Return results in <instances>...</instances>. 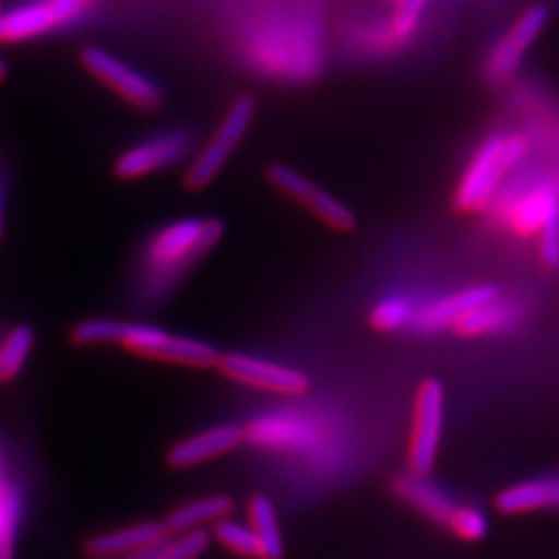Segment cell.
Instances as JSON below:
<instances>
[{
    "label": "cell",
    "mask_w": 559,
    "mask_h": 559,
    "mask_svg": "<svg viewBox=\"0 0 559 559\" xmlns=\"http://www.w3.org/2000/svg\"><path fill=\"white\" fill-rule=\"evenodd\" d=\"M559 212L558 193L549 187H539L526 193L512 210V224L522 235L539 233L540 226Z\"/></svg>",
    "instance_id": "obj_19"
},
{
    "label": "cell",
    "mask_w": 559,
    "mask_h": 559,
    "mask_svg": "<svg viewBox=\"0 0 559 559\" xmlns=\"http://www.w3.org/2000/svg\"><path fill=\"white\" fill-rule=\"evenodd\" d=\"M218 369L230 380L274 394H302L309 388V378L299 369L242 353L221 355Z\"/></svg>",
    "instance_id": "obj_8"
},
{
    "label": "cell",
    "mask_w": 559,
    "mask_h": 559,
    "mask_svg": "<svg viewBox=\"0 0 559 559\" xmlns=\"http://www.w3.org/2000/svg\"><path fill=\"white\" fill-rule=\"evenodd\" d=\"M267 179L282 193L302 203L309 212H313L330 228H334L338 233H350L357 226V216L346 203H342L338 198L328 193L320 185L311 182L295 168H290L286 164H272L267 168Z\"/></svg>",
    "instance_id": "obj_6"
},
{
    "label": "cell",
    "mask_w": 559,
    "mask_h": 559,
    "mask_svg": "<svg viewBox=\"0 0 559 559\" xmlns=\"http://www.w3.org/2000/svg\"><path fill=\"white\" fill-rule=\"evenodd\" d=\"M251 531L260 543L261 559H284V539L280 533L278 514L267 496H253L249 501Z\"/></svg>",
    "instance_id": "obj_17"
},
{
    "label": "cell",
    "mask_w": 559,
    "mask_h": 559,
    "mask_svg": "<svg viewBox=\"0 0 559 559\" xmlns=\"http://www.w3.org/2000/svg\"><path fill=\"white\" fill-rule=\"evenodd\" d=\"M90 0H48V7L55 15L57 25H60L62 21L69 20L73 13H78L83 4H87Z\"/></svg>",
    "instance_id": "obj_30"
},
{
    "label": "cell",
    "mask_w": 559,
    "mask_h": 559,
    "mask_svg": "<svg viewBox=\"0 0 559 559\" xmlns=\"http://www.w3.org/2000/svg\"><path fill=\"white\" fill-rule=\"evenodd\" d=\"M448 528L462 540H475L485 539L487 533H489V520L487 516L477 510V508H471V506H459L454 516L450 520Z\"/></svg>",
    "instance_id": "obj_27"
},
{
    "label": "cell",
    "mask_w": 559,
    "mask_h": 559,
    "mask_svg": "<svg viewBox=\"0 0 559 559\" xmlns=\"http://www.w3.org/2000/svg\"><path fill=\"white\" fill-rule=\"evenodd\" d=\"M415 320L413 307L404 299L392 297V299L381 300L380 305L371 313V323L381 332H394L404 328L406 323Z\"/></svg>",
    "instance_id": "obj_26"
},
{
    "label": "cell",
    "mask_w": 559,
    "mask_h": 559,
    "mask_svg": "<svg viewBox=\"0 0 559 559\" xmlns=\"http://www.w3.org/2000/svg\"><path fill=\"white\" fill-rule=\"evenodd\" d=\"M20 519V491L15 485H11L0 498V559H15Z\"/></svg>",
    "instance_id": "obj_24"
},
{
    "label": "cell",
    "mask_w": 559,
    "mask_h": 559,
    "mask_svg": "<svg viewBox=\"0 0 559 559\" xmlns=\"http://www.w3.org/2000/svg\"><path fill=\"white\" fill-rule=\"evenodd\" d=\"M122 321L87 320L78 323L71 330V342L78 346H96V344H119Z\"/></svg>",
    "instance_id": "obj_25"
},
{
    "label": "cell",
    "mask_w": 559,
    "mask_h": 559,
    "mask_svg": "<svg viewBox=\"0 0 559 559\" xmlns=\"http://www.w3.org/2000/svg\"><path fill=\"white\" fill-rule=\"evenodd\" d=\"M214 537L224 549L237 554L240 558L261 559L260 543L251 526H245L235 520L224 519L214 524Z\"/></svg>",
    "instance_id": "obj_23"
},
{
    "label": "cell",
    "mask_w": 559,
    "mask_h": 559,
    "mask_svg": "<svg viewBox=\"0 0 559 559\" xmlns=\"http://www.w3.org/2000/svg\"><path fill=\"white\" fill-rule=\"evenodd\" d=\"M166 537H170L166 524L160 520H150L94 535L85 540L83 549L94 559H122L131 554H138L145 547H152Z\"/></svg>",
    "instance_id": "obj_11"
},
{
    "label": "cell",
    "mask_w": 559,
    "mask_h": 559,
    "mask_svg": "<svg viewBox=\"0 0 559 559\" xmlns=\"http://www.w3.org/2000/svg\"><path fill=\"white\" fill-rule=\"evenodd\" d=\"M245 441V431L235 425H218L200 431L187 440L173 445L166 454V462L173 468H191L207 460L221 459L233 452Z\"/></svg>",
    "instance_id": "obj_12"
},
{
    "label": "cell",
    "mask_w": 559,
    "mask_h": 559,
    "mask_svg": "<svg viewBox=\"0 0 559 559\" xmlns=\"http://www.w3.org/2000/svg\"><path fill=\"white\" fill-rule=\"evenodd\" d=\"M512 318H514L512 307L493 299L466 313L454 328L464 336H480V334H491L508 328Z\"/></svg>",
    "instance_id": "obj_22"
},
{
    "label": "cell",
    "mask_w": 559,
    "mask_h": 559,
    "mask_svg": "<svg viewBox=\"0 0 559 559\" xmlns=\"http://www.w3.org/2000/svg\"><path fill=\"white\" fill-rule=\"evenodd\" d=\"M0 239H2V207H0Z\"/></svg>",
    "instance_id": "obj_33"
},
{
    "label": "cell",
    "mask_w": 559,
    "mask_h": 559,
    "mask_svg": "<svg viewBox=\"0 0 559 559\" xmlns=\"http://www.w3.org/2000/svg\"><path fill=\"white\" fill-rule=\"evenodd\" d=\"M81 62L92 75L141 110H156L164 100L162 90L154 81L141 75L140 71L131 69L100 46H85L81 50Z\"/></svg>",
    "instance_id": "obj_7"
},
{
    "label": "cell",
    "mask_w": 559,
    "mask_h": 559,
    "mask_svg": "<svg viewBox=\"0 0 559 559\" xmlns=\"http://www.w3.org/2000/svg\"><path fill=\"white\" fill-rule=\"evenodd\" d=\"M189 141L180 133L162 135L156 140L145 141L120 154L115 162V177L120 180L141 179L164 166L179 162L187 154Z\"/></svg>",
    "instance_id": "obj_10"
},
{
    "label": "cell",
    "mask_w": 559,
    "mask_h": 559,
    "mask_svg": "<svg viewBox=\"0 0 559 559\" xmlns=\"http://www.w3.org/2000/svg\"><path fill=\"white\" fill-rule=\"evenodd\" d=\"M253 117H255V100L251 96H239L233 102L218 131L212 135V140L207 141V145L201 150L200 156L193 160L185 175V187L189 191L205 189L221 175L230 154L237 150L240 140L249 131Z\"/></svg>",
    "instance_id": "obj_4"
},
{
    "label": "cell",
    "mask_w": 559,
    "mask_h": 559,
    "mask_svg": "<svg viewBox=\"0 0 559 559\" xmlns=\"http://www.w3.org/2000/svg\"><path fill=\"white\" fill-rule=\"evenodd\" d=\"M0 15H2V0H0Z\"/></svg>",
    "instance_id": "obj_34"
},
{
    "label": "cell",
    "mask_w": 559,
    "mask_h": 559,
    "mask_svg": "<svg viewBox=\"0 0 559 559\" xmlns=\"http://www.w3.org/2000/svg\"><path fill=\"white\" fill-rule=\"evenodd\" d=\"M528 152L524 135H491L483 141L477 154L462 175L454 205L460 212H479L493 200L506 175L519 164Z\"/></svg>",
    "instance_id": "obj_2"
},
{
    "label": "cell",
    "mask_w": 559,
    "mask_h": 559,
    "mask_svg": "<svg viewBox=\"0 0 559 559\" xmlns=\"http://www.w3.org/2000/svg\"><path fill=\"white\" fill-rule=\"evenodd\" d=\"M394 491L400 500L406 501L425 519L443 526L450 524L459 508L454 498L448 491H443L438 483H433L427 475H417L413 471L394 479Z\"/></svg>",
    "instance_id": "obj_13"
},
{
    "label": "cell",
    "mask_w": 559,
    "mask_h": 559,
    "mask_svg": "<svg viewBox=\"0 0 559 559\" xmlns=\"http://www.w3.org/2000/svg\"><path fill=\"white\" fill-rule=\"evenodd\" d=\"M36 342V332L32 325L20 323L15 325L4 342L0 344V383L15 380L29 359V353Z\"/></svg>",
    "instance_id": "obj_21"
},
{
    "label": "cell",
    "mask_w": 559,
    "mask_h": 559,
    "mask_svg": "<svg viewBox=\"0 0 559 559\" xmlns=\"http://www.w3.org/2000/svg\"><path fill=\"white\" fill-rule=\"evenodd\" d=\"M445 390L438 380H425L415 402V423L408 448V464L417 475H429L440 454Z\"/></svg>",
    "instance_id": "obj_5"
},
{
    "label": "cell",
    "mask_w": 559,
    "mask_h": 559,
    "mask_svg": "<svg viewBox=\"0 0 559 559\" xmlns=\"http://www.w3.org/2000/svg\"><path fill=\"white\" fill-rule=\"evenodd\" d=\"M493 299H498L496 286H489V284L473 286L427 305L425 309H420L413 321H417V325L423 330H443L448 325H456L466 313Z\"/></svg>",
    "instance_id": "obj_14"
},
{
    "label": "cell",
    "mask_w": 559,
    "mask_h": 559,
    "mask_svg": "<svg viewBox=\"0 0 559 559\" xmlns=\"http://www.w3.org/2000/svg\"><path fill=\"white\" fill-rule=\"evenodd\" d=\"M539 253L547 267H559V212L540 226Z\"/></svg>",
    "instance_id": "obj_28"
},
{
    "label": "cell",
    "mask_w": 559,
    "mask_h": 559,
    "mask_svg": "<svg viewBox=\"0 0 559 559\" xmlns=\"http://www.w3.org/2000/svg\"><path fill=\"white\" fill-rule=\"evenodd\" d=\"M13 483L9 480V475H7V459H4V452H2V445H0V498L7 493V489Z\"/></svg>",
    "instance_id": "obj_31"
},
{
    "label": "cell",
    "mask_w": 559,
    "mask_h": 559,
    "mask_svg": "<svg viewBox=\"0 0 559 559\" xmlns=\"http://www.w3.org/2000/svg\"><path fill=\"white\" fill-rule=\"evenodd\" d=\"M549 21V9L545 4H535L520 15V20L510 27V32L493 48L485 64V78L493 83L508 80L516 69L524 52L539 38L543 27Z\"/></svg>",
    "instance_id": "obj_9"
},
{
    "label": "cell",
    "mask_w": 559,
    "mask_h": 559,
    "mask_svg": "<svg viewBox=\"0 0 559 559\" xmlns=\"http://www.w3.org/2000/svg\"><path fill=\"white\" fill-rule=\"evenodd\" d=\"M210 543L212 535L207 531H193L166 537L160 543L122 559H200L207 551Z\"/></svg>",
    "instance_id": "obj_20"
},
{
    "label": "cell",
    "mask_w": 559,
    "mask_h": 559,
    "mask_svg": "<svg viewBox=\"0 0 559 559\" xmlns=\"http://www.w3.org/2000/svg\"><path fill=\"white\" fill-rule=\"evenodd\" d=\"M222 235L224 222L218 218H187L162 228L143 251V293L164 299L221 242Z\"/></svg>",
    "instance_id": "obj_1"
},
{
    "label": "cell",
    "mask_w": 559,
    "mask_h": 559,
    "mask_svg": "<svg viewBox=\"0 0 559 559\" xmlns=\"http://www.w3.org/2000/svg\"><path fill=\"white\" fill-rule=\"evenodd\" d=\"M233 508H235V501L228 496H222V493L207 496V498L182 503L175 512L168 514L164 524L170 535L203 531L205 524H218L221 520L228 519Z\"/></svg>",
    "instance_id": "obj_16"
},
{
    "label": "cell",
    "mask_w": 559,
    "mask_h": 559,
    "mask_svg": "<svg viewBox=\"0 0 559 559\" xmlns=\"http://www.w3.org/2000/svg\"><path fill=\"white\" fill-rule=\"evenodd\" d=\"M119 344L129 353L143 359L164 360L187 367H214L221 360V353L203 340L179 336L154 325L127 323L122 321Z\"/></svg>",
    "instance_id": "obj_3"
},
{
    "label": "cell",
    "mask_w": 559,
    "mask_h": 559,
    "mask_svg": "<svg viewBox=\"0 0 559 559\" xmlns=\"http://www.w3.org/2000/svg\"><path fill=\"white\" fill-rule=\"evenodd\" d=\"M501 514H526L559 508V477L524 480L503 489L496 498Z\"/></svg>",
    "instance_id": "obj_15"
},
{
    "label": "cell",
    "mask_w": 559,
    "mask_h": 559,
    "mask_svg": "<svg viewBox=\"0 0 559 559\" xmlns=\"http://www.w3.org/2000/svg\"><path fill=\"white\" fill-rule=\"evenodd\" d=\"M427 0H400L399 11L394 15V32L399 34L400 38H408L417 23H419L420 13L425 9Z\"/></svg>",
    "instance_id": "obj_29"
},
{
    "label": "cell",
    "mask_w": 559,
    "mask_h": 559,
    "mask_svg": "<svg viewBox=\"0 0 559 559\" xmlns=\"http://www.w3.org/2000/svg\"><path fill=\"white\" fill-rule=\"evenodd\" d=\"M57 25L48 2L0 15V41H20L40 36Z\"/></svg>",
    "instance_id": "obj_18"
},
{
    "label": "cell",
    "mask_w": 559,
    "mask_h": 559,
    "mask_svg": "<svg viewBox=\"0 0 559 559\" xmlns=\"http://www.w3.org/2000/svg\"><path fill=\"white\" fill-rule=\"evenodd\" d=\"M7 75H9V67L4 60L0 59V81L7 80Z\"/></svg>",
    "instance_id": "obj_32"
}]
</instances>
